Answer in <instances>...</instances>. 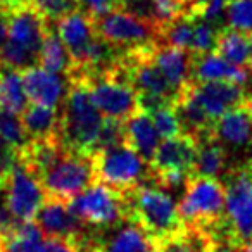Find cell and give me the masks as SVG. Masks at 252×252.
<instances>
[{
    "label": "cell",
    "mask_w": 252,
    "mask_h": 252,
    "mask_svg": "<svg viewBox=\"0 0 252 252\" xmlns=\"http://www.w3.org/2000/svg\"><path fill=\"white\" fill-rule=\"evenodd\" d=\"M4 195L11 213L19 223L33 221L42 204L45 202V192L35 175L19 162L4 182Z\"/></svg>",
    "instance_id": "cell-12"
},
{
    "label": "cell",
    "mask_w": 252,
    "mask_h": 252,
    "mask_svg": "<svg viewBox=\"0 0 252 252\" xmlns=\"http://www.w3.org/2000/svg\"><path fill=\"white\" fill-rule=\"evenodd\" d=\"M251 43H252V35H251Z\"/></svg>",
    "instance_id": "cell-46"
},
{
    "label": "cell",
    "mask_w": 252,
    "mask_h": 252,
    "mask_svg": "<svg viewBox=\"0 0 252 252\" xmlns=\"http://www.w3.org/2000/svg\"><path fill=\"white\" fill-rule=\"evenodd\" d=\"M195 142L197 156L195 166H193V175L218 178L226 169L228 164L226 147L216 138L214 130L206 131V133L195 137Z\"/></svg>",
    "instance_id": "cell-21"
},
{
    "label": "cell",
    "mask_w": 252,
    "mask_h": 252,
    "mask_svg": "<svg viewBox=\"0 0 252 252\" xmlns=\"http://www.w3.org/2000/svg\"><path fill=\"white\" fill-rule=\"evenodd\" d=\"M45 199L69 202L85 189L95 183V171L90 156L66 151L38 178Z\"/></svg>",
    "instance_id": "cell-8"
},
{
    "label": "cell",
    "mask_w": 252,
    "mask_h": 252,
    "mask_svg": "<svg viewBox=\"0 0 252 252\" xmlns=\"http://www.w3.org/2000/svg\"><path fill=\"white\" fill-rule=\"evenodd\" d=\"M90 158L95 180L116 192H131L145 182H151L149 162L126 142L95 151Z\"/></svg>",
    "instance_id": "cell-6"
},
{
    "label": "cell",
    "mask_w": 252,
    "mask_h": 252,
    "mask_svg": "<svg viewBox=\"0 0 252 252\" xmlns=\"http://www.w3.org/2000/svg\"><path fill=\"white\" fill-rule=\"evenodd\" d=\"M119 7L140 18L142 21L156 26L161 32V26L158 21V11H156V0H121Z\"/></svg>",
    "instance_id": "cell-35"
},
{
    "label": "cell",
    "mask_w": 252,
    "mask_h": 252,
    "mask_svg": "<svg viewBox=\"0 0 252 252\" xmlns=\"http://www.w3.org/2000/svg\"><path fill=\"white\" fill-rule=\"evenodd\" d=\"M238 252H252V242H249V244H244Z\"/></svg>",
    "instance_id": "cell-41"
},
{
    "label": "cell",
    "mask_w": 252,
    "mask_h": 252,
    "mask_svg": "<svg viewBox=\"0 0 252 252\" xmlns=\"http://www.w3.org/2000/svg\"><path fill=\"white\" fill-rule=\"evenodd\" d=\"M214 135L224 145L245 149L252 145V104L251 100L235 105L214 123Z\"/></svg>",
    "instance_id": "cell-17"
},
{
    "label": "cell",
    "mask_w": 252,
    "mask_h": 252,
    "mask_svg": "<svg viewBox=\"0 0 252 252\" xmlns=\"http://www.w3.org/2000/svg\"><path fill=\"white\" fill-rule=\"evenodd\" d=\"M126 142V125L125 121H119V119L112 118H104L100 126V131H98L97 142H95V151H100L105 147H112V145H118ZM92 152V154H94Z\"/></svg>",
    "instance_id": "cell-33"
},
{
    "label": "cell",
    "mask_w": 252,
    "mask_h": 252,
    "mask_svg": "<svg viewBox=\"0 0 252 252\" xmlns=\"http://www.w3.org/2000/svg\"><path fill=\"white\" fill-rule=\"evenodd\" d=\"M38 66L45 67L50 73L66 74V76L71 71V67H73L71 54H69V50H67V47L64 45V42L61 40L54 23H50L49 30H47V33H45V38H43Z\"/></svg>",
    "instance_id": "cell-24"
},
{
    "label": "cell",
    "mask_w": 252,
    "mask_h": 252,
    "mask_svg": "<svg viewBox=\"0 0 252 252\" xmlns=\"http://www.w3.org/2000/svg\"><path fill=\"white\" fill-rule=\"evenodd\" d=\"M187 88L213 123L235 105L247 100L244 85L231 81H190Z\"/></svg>",
    "instance_id": "cell-13"
},
{
    "label": "cell",
    "mask_w": 252,
    "mask_h": 252,
    "mask_svg": "<svg viewBox=\"0 0 252 252\" xmlns=\"http://www.w3.org/2000/svg\"><path fill=\"white\" fill-rule=\"evenodd\" d=\"M19 164V152L0 140V185H4L12 169Z\"/></svg>",
    "instance_id": "cell-36"
},
{
    "label": "cell",
    "mask_w": 252,
    "mask_h": 252,
    "mask_svg": "<svg viewBox=\"0 0 252 252\" xmlns=\"http://www.w3.org/2000/svg\"><path fill=\"white\" fill-rule=\"evenodd\" d=\"M207 0H192V9H195V7H199V5H202V4H206Z\"/></svg>",
    "instance_id": "cell-42"
},
{
    "label": "cell",
    "mask_w": 252,
    "mask_h": 252,
    "mask_svg": "<svg viewBox=\"0 0 252 252\" xmlns=\"http://www.w3.org/2000/svg\"><path fill=\"white\" fill-rule=\"evenodd\" d=\"M209 252H235V251L230 247V245H221V244H218V242H216Z\"/></svg>",
    "instance_id": "cell-40"
},
{
    "label": "cell",
    "mask_w": 252,
    "mask_h": 252,
    "mask_svg": "<svg viewBox=\"0 0 252 252\" xmlns=\"http://www.w3.org/2000/svg\"><path fill=\"white\" fill-rule=\"evenodd\" d=\"M28 104L21 71L0 66V109L21 114Z\"/></svg>",
    "instance_id": "cell-26"
},
{
    "label": "cell",
    "mask_w": 252,
    "mask_h": 252,
    "mask_svg": "<svg viewBox=\"0 0 252 252\" xmlns=\"http://www.w3.org/2000/svg\"><path fill=\"white\" fill-rule=\"evenodd\" d=\"M224 216L235 240L252 242V164H244L228 173Z\"/></svg>",
    "instance_id": "cell-11"
},
{
    "label": "cell",
    "mask_w": 252,
    "mask_h": 252,
    "mask_svg": "<svg viewBox=\"0 0 252 252\" xmlns=\"http://www.w3.org/2000/svg\"><path fill=\"white\" fill-rule=\"evenodd\" d=\"M40 252H83L78 242L66 240V238H47L43 242Z\"/></svg>",
    "instance_id": "cell-38"
},
{
    "label": "cell",
    "mask_w": 252,
    "mask_h": 252,
    "mask_svg": "<svg viewBox=\"0 0 252 252\" xmlns=\"http://www.w3.org/2000/svg\"><path fill=\"white\" fill-rule=\"evenodd\" d=\"M180 2H183V4H187V5H190V7H192V0H180Z\"/></svg>",
    "instance_id": "cell-43"
},
{
    "label": "cell",
    "mask_w": 252,
    "mask_h": 252,
    "mask_svg": "<svg viewBox=\"0 0 252 252\" xmlns=\"http://www.w3.org/2000/svg\"><path fill=\"white\" fill-rule=\"evenodd\" d=\"M0 140L14 147L18 152L25 151L32 142L25 125H23L21 114L0 109Z\"/></svg>",
    "instance_id": "cell-29"
},
{
    "label": "cell",
    "mask_w": 252,
    "mask_h": 252,
    "mask_svg": "<svg viewBox=\"0 0 252 252\" xmlns=\"http://www.w3.org/2000/svg\"><path fill=\"white\" fill-rule=\"evenodd\" d=\"M214 52L230 61L231 64L249 67L252 71V43L251 35H247V33L228 28V26L221 28L218 33Z\"/></svg>",
    "instance_id": "cell-22"
},
{
    "label": "cell",
    "mask_w": 252,
    "mask_h": 252,
    "mask_svg": "<svg viewBox=\"0 0 252 252\" xmlns=\"http://www.w3.org/2000/svg\"><path fill=\"white\" fill-rule=\"evenodd\" d=\"M43 237L45 235L35 220L19 223L12 233L2 238L4 252H40L45 242Z\"/></svg>",
    "instance_id": "cell-27"
},
{
    "label": "cell",
    "mask_w": 252,
    "mask_h": 252,
    "mask_svg": "<svg viewBox=\"0 0 252 252\" xmlns=\"http://www.w3.org/2000/svg\"><path fill=\"white\" fill-rule=\"evenodd\" d=\"M92 19L97 35L123 50L140 49L161 42V32L156 26L121 7L94 16Z\"/></svg>",
    "instance_id": "cell-9"
},
{
    "label": "cell",
    "mask_w": 252,
    "mask_h": 252,
    "mask_svg": "<svg viewBox=\"0 0 252 252\" xmlns=\"http://www.w3.org/2000/svg\"><path fill=\"white\" fill-rule=\"evenodd\" d=\"M0 252H4V245H2V237H0Z\"/></svg>",
    "instance_id": "cell-44"
},
{
    "label": "cell",
    "mask_w": 252,
    "mask_h": 252,
    "mask_svg": "<svg viewBox=\"0 0 252 252\" xmlns=\"http://www.w3.org/2000/svg\"><path fill=\"white\" fill-rule=\"evenodd\" d=\"M54 26H56L64 45L69 50L71 59H73V67L78 66L83 59L87 49L90 47L92 40L97 35L92 16L83 9H76V11L57 19Z\"/></svg>",
    "instance_id": "cell-16"
},
{
    "label": "cell",
    "mask_w": 252,
    "mask_h": 252,
    "mask_svg": "<svg viewBox=\"0 0 252 252\" xmlns=\"http://www.w3.org/2000/svg\"><path fill=\"white\" fill-rule=\"evenodd\" d=\"M102 252H152L154 242L133 221H128L102 245Z\"/></svg>",
    "instance_id": "cell-25"
},
{
    "label": "cell",
    "mask_w": 252,
    "mask_h": 252,
    "mask_svg": "<svg viewBox=\"0 0 252 252\" xmlns=\"http://www.w3.org/2000/svg\"><path fill=\"white\" fill-rule=\"evenodd\" d=\"M218 33L220 30H216V26H213L211 23L204 21L199 14L195 18V28H193V49L192 52L195 54H204L211 52L216 47Z\"/></svg>",
    "instance_id": "cell-34"
},
{
    "label": "cell",
    "mask_w": 252,
    "mask_h": 252,
    "mask_svg": "<svg viewBox=\"0 0 252 252\" xmlns=\"http://www.w3.org/2000/svg\"><path fill=\"white\" fill-rule=\"evenodd\" d=\"M151 116L161 138H171L182 133V125H180L175 104L162 105V107L156 109L154 112H151Z\"/></svg>",
    "instance_id": "cell-31"
},
{
    "label": "cell",
    "mask_w": 252,
    "mask_h": 252,
    "mask_svg": "<svg viewBox=\"0 0 252 252\" xmlns=\"http://www.w3.org/2000/svg\"><path fill=\"white\" fill-rule=\"evenodd\" d=\"M197 156V142L193 137L180 133L171 138H162L152 158L151 183L164 190L185 187L187 180L193 175Z\"/></svg>",
    "instance_id": "cell-7"
},
{
    "label": "cell",
    "mask_w": 252,
    "mask_h": 252,
    "mask_svg": "<svg viewBox=\"0 0 252 252\" xmlns=\"http://www.w3.org/2000/svg\"><path fill=\"white\" fill-rule=\"evenodd\" d=\"M49 26L50 21H47L32 5H23L11 11L7 42L0 52V66L18 71L38 66Z\"/></svg>",
    "instance_id": "cell-3"
},
{
    "label": "cell",
    "mask_w": 252,
    "mask_h": 252,
    "mask_svg": "<svg viewBox=\"0 0 252 252\" xmlns=\"http://www.w3.org/2000/svg\"><path fill=\"white\" fill-rule=\"evenodd\" d=\"M25 92L32 104L47 105V107H59L64 95L69 87V80L63 74L47 71L42 66H32L21 71Z\"/></svg>",
    "instance_id": "cell-15"
},
{
    "label": "cell",
    "mask_w": 252,
    "mask_h": 252,
    "mask_svg": "<svg viewBox=\"0 0 252 252\" xmlns=\"http://www.w3.org/2000/svg\"><path fill=\"white\" fill-rule=\"evenodd\" d=\"M21 119L32 140L56 137L59 125V107H47L30 102L28 107L21 112Z\"/></svg>",
    "instance_id": "cell-23"
},
{
    "label": "cell",
    "mask_w": 252,
    "mask_h": 252,
    "mask_svg": "<svg viewBox=\"0 0 252 252\" xmlns=\"http://www.w3.org/2000/svg\"><path fill=\"white\" fill-rule=\"evenodd\" d=\"M126 220L137 223L152 242H161L185 230V223L178 213V204L168 190L158 185L137 187L125 193Z\"/></svg>",
    "instance_id": "cell-2"
},
{
    "label": "cell",
    "mask_w": 252,
    "mask_h": 252,
    "mask_svg": "<svg viewBox=\"0 0 252 252\" xmlns=\"http://www.w3.org/2000/svg\"><path fill=\"white\" fill-rule=\"evenodd\" d=\"M35 221L47 238H66V240L78 242V245L87 238L85 237L87 224L74 216L67 202L63 200L45 199V202L36 213Z\"/></svg>",
    "instance_id": "cell-14"
},
{
    "label": "cell",
    "mask_w": 252,
    "mask_h": 252,
    "mask_svg": "<svg viewBox=\"0 0 252 252\" xmlns=\"http://www.w3.org/2000/svg\"><path fill=\"white\" fill-rule=\"evenodd\" d=\"M224 204L226 190L223 182L209 176L192 175L185 183L178 213L187 228L209 233L211 228H216L226 220Z\"/></svg>",
    "instance_id": "cell-5"
},
{
    "label": "cell",
    "mask_w": 252,
    "mask_h": 252,
    "mask_svg": "<svg viewBox=\"0 0 252 252\" xmlns=\"http://www.w3.org/2000/svg\"><path fill=\"white\" fill-rule=\"evenodd\" d=\"M125 125L126 144L131 145L142 156V159L151 164L152 158H154L156 151H158L159 144H161V137H159L158 130H156L152 116L149 112L138 109L133 116L126 119Z\"/></svg>",
    "instance_id": "cell-20"
},
{
    "label": "cell",
    "mask_w": 252,
    "mask_h": 252,
    "mask_svg": "<svg viewBox=\"0 0 252 252\" xmlns=\"http://www.w3.org/2000/svg\"><path fill=\"white\" fill-rule=\"evenodd\" d=\"M28 4L50 23H56L63 16L81 9L80 0H28Z\"/></svg>",
    "instance_id": "cell-32"
},
{
    "label": "cell",
    "mask_w": 252,
    "mask_h": 252,
    "mask_svg": "<svg viewBox=\"0 0 252 252\" xmlns=\"http://www.w3.org/2000/svg\"><path fill=\"white\" fill-rule=\"evenodd\" d=\"M119 2L121 0H80V5L83 11H87L94 18V16L104 14L112 9H118Z\"/></svg>",
    "instance_id": "cell-37"
},
{
    "label": "cell",
    "mask_w": 252,
    "mask_h": 252,
    "mask_svg": "<svg viewBox=\"0 0 252 252\" xmlns=\"http://www.w3.org/2000/svg\"><path fill=\"white\" fill-rule=\"evenodd\" d=\"M249 100H251V104H252V95H251V97H249Z\"/></svg>",
    "instance_id": "cell-45"
},
{
    "label": "cell",
    "mask_w": 252,
    "mask_h": 252,
    "mask_svg": "<svg viewBox=\"0 0 252 252\" xmlns=\"http://www.w3.org/2000/svg\"><path fill=\"white\" fill-rule=\"evenodd\" d=\"M67 78H78L83 81L95 107L100 111L104 118L126 121L140 109L138 95L131 87L121 63L111 69L88 74H73Z\"/></svg>",
    "instance_id": "cell-4"
},
{
    "label": "cell",
    "mask_w": 252,
    "mask_h": 252,
    "mask_svg": "<svg viewBox=\"0 0 252 252\" xmlns=\"http://www.w3.org/2000/svg\"><path fill=\"white\" fill-rule=\"evenodd\" d=\"M197 14L193 11L173 19L161 30V42L168 45L185 49L192 52L193 49V28H195Z\"/></svg>",
    "instance_id": "cell-28"
},
{
    "label": "cell",
    "mask_w": 252,
    "mask_h": 252,
    "mask_svg": "<svg viewBox=\"0 0 252 252\" xmlns=\"http://www.w3.org/2000/svg\"><path fill=\"white\" fill-rule=\"evenodd\" d=\"M152 57L169 85L178 92V95L189 87L190 81H193V52L159 42L154 47Z\"/></svg>",
    "instance_id": "cell-18"
},
{
    "label": "cell",
    "mask_w": 252,
    "mask_h": 252,
    "mask_svg": "<svg viewBox=\"0 0 252 252\" xmlns=\"http://www.w3.org/2000/svg\"><path fill=\"white\" fill-rule=\"evenodd\" d=\"M67 80L69 87L59 105L57 138L67 151L92 156L104 116L95 107L83 81L78 78Z\"/></svg>",
    "instance_id": "cell-1"
},
{
    "label": "cell",
    "mask_w": 252,
    "mask_h": 252,
    "mask_svg": "<svg viewBox=\"0 0 252 252\" xmlns=\"http://www.w3.org/2000/svg\"><path fill=\"white\" fill-rule=\"evenodd\" d=\"M67 206L74 216L92 226H114L126 221L125 193L116 192L100 182L92 183L71 199Z\"/></svg>",
    "instance_id": "cell-10"
},
{
    "label": "cell",
    "mask_w": 252,
    "mask_h": 252,
    "mask_svg": "<svg viewBox=\"0 0 252 252\" xmlns=\"http://www.w3.org/2000/svg\"><path fill=\"white\" fill-rule=\"evenodd\" d=\"M9 18H11V11H9V7L5 5L4 0H0V52L4 49L5 42H7Z\"/></svg>",
    "instance_id": "cell-39"
},
{
    "label": "cell",
    "mask_w": 252,
    "mask_h": 252,
    "mask_svg": "<svg viewBox=\"0 0 252 252\" xmlns=\"http://www.w3.org/2000/svg\"><path fill=\"white\" fill-rule=\"evenodd\" d=\"M224 23L228 28L252 35V0H228Z\"/></svg>",
    "instance_id": "cell-30"
},
{
    "label": "cell",
    "mask_w": 252,
    "mask_h": 252,
    "mask_svg": "<svg viewBox=\"0 0 252 252\" xmlns=\"http://www.w3.org/2000/svg\"><path fill=\"white\" fill-rule=\"evenodd\" d=\"M251 78V69L231 64L218 52L195 54L193 52V81H231L237 85H245Z\"/></svg>",
    "instance_id": "cell-19"
}]
</instances>
